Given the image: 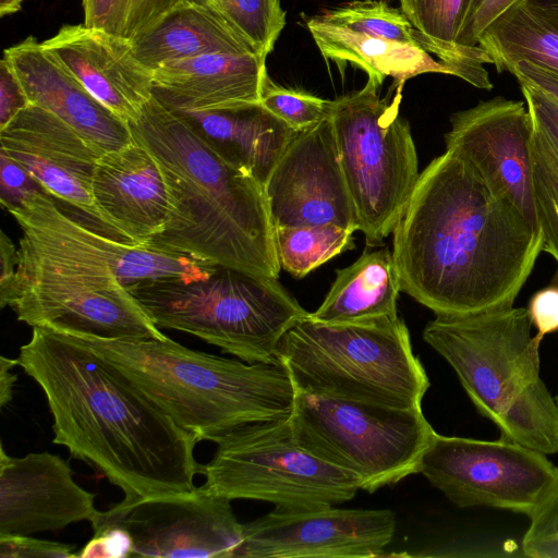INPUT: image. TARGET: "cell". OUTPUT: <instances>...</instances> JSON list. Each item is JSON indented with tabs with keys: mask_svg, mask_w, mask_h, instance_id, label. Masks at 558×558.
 I'll return each mask as SVG.
<instances>
[{
	"mask_svg": "<svg viewBox=\"0 0 558 558\" xmlns=\"http://www.w3.org/2000/svg\"><path fill=\"white\" fill-rule=\"evenodd\" d=\"M401 292L435 315L513 306L542 252L541 233L452 150L420 173L392 231Z\"/></svg>",
	"mask_w": 558,
	"mask_h": 558,
	"instance_id": "6da1fadb",
	"label": "cell"
},
{
	"mask_svg": "<svg viewBox=\"0 0 558 558\" xmlns=\"http://www.w3.org/2000/svg\"><path fill=\"white\" fill-rule=\"evenodd\" d=\"M20 366L41 388L53 444L100 471L125 496L187 492L203 464L195 437L74 336L33 327Z\"/></svg>",
	"mask_w": 558,
	"mask_h": 558,
	"instance_id": "7a4b0ae2",
	"label": "cell"
},
{
	"mask_svg": "<svg viewBox=\"0 0 558 558\" xmlns=\"http://www.w3.org/2000/svg\"><path fill=\"white\" fill-rule=\"evenodd\" d=\"M129 128L156 160L168 192L166 227L148 244L278 278L281 268L264 187L227 163L154 95Z\"/></svg>",
	"mask_w": 558,
	"mask_h": 558,
	"instance_id": "3957f363",
	"label": "cell"
},
{
	"mask_svg": "<svg viewBox=\"0 0 558 558\" xmlns=\"http://www.w3.org/2000/svg\"><path fill=\"white\" fill-rule=\"evenodd\" d=\"M72 336L113 365L197 442L291 413L295 390L281 364L225 359L168 337Z\"/></svg>",
	"mask_w": 558,
	"mask_h": 558,
	"instance_id": "277c9868",
	"label": "cell"
},
{
	"mask_svg": "<svg viewBox=\"0 0 558 558\" xmlns=\"http://www.w3.org/2000/svg\"><path fill=\"white\" fill-rule=\"evenodd\" d=\"M277 357L295 391L422 409L429 379L398 315L327 324L310 314L282 337Z\"/></svg>",
	"mask_w": 558,
	"mask_h": 558,
	"instance_id": "5b68a950",
	"label": "cell"
},
{
	"mask_svg": "<svg viewBox=\"0 0 558 558\" xmlns=\"http://www.w3.org/2000/svg\"><path fill=\"white\" fill-rule=\"evenodd\" d=\"M128 289L159 329L191 333L251 364H280L282 337L310 314L278 278L218 265L204 279Z\"/></svg>",
	"mask_w": 558,
	"mask_h": 558,
	"instance_id": "8992f818",
	"label": "cell"
},
{
	"mask_svg": "<svg viewBox=\"0 0 558 558\" xmlns=\"http://www.w3.org/2000/svg\"><path fill=\"white\" fill-rule=\"evenodd\" d=\"M379 85L365 86L332 100L330 120L359 231L367 246L392 233L420 172L409 122L399 114L402 85L391 101Z\"/></svg>",
	"mask_w": 558,
	"mask_h": 558,
	"instance_id": "52a82bcc",
	"label": "cell"
},
{
	"mask_svg": "<svg viewBox=\"0 0 558 558\" xmlns=\"http://www.w3.org/2000/svg\"><path fill=\"white\" fill-rule=\"evenodd\" d=\"M289 422L295 442L374 493L418 473L435 434L422 409H397L295 391Z\"/></svg>",
	"mask_w": 558,
	"mask_h": 558,
	"instance_id": "ba28073f",
	"label": "cell"
},
{
	"mask_svg": "<svg viewBox=\"0 0 558 558\" xmlns=\"http://www.w3.org/2000/svg\"><path fill=\"white\" fill-rule=\"evenodd\" d=\"M203 465L204 493L230 500L267 501L278 508L318 509L354 498L357 480L301 448L289 417L235 427L214 440Z\"/></svg>",
	"mask_w": 558,
	"mask_h": 558,
	"instance_id": "9c48e42d",
	"label": "cell"
},
{
	"mask_svg": "<svg viewBox=\"0 0 558 558\" xmlns=\"http://www.w3.org/2000/svg\"><path fill=\"white\" fill-rule=\"evenodd\" d=\"M9 214L22 229L21 262L44 265L100 281L130 287L141 281L207 278L217 265L153 245L111 239L61 208L47 192Z\"/></svg>",
	"mask_w": 558,
	"mask_h": 558,
	"instance_id": "30bf717a",
	"label": "cell"
},
{
	"mask_svg": "<svg viewBox=\"0 0 558 558\" xmlns=\"http://www.w3.org/2000/svg\"><path fill=\"white\" fill-rule=\"evenodd\" d=\"M527 308L436 315L423 339L456 372L477 412L497 425L511 403L541 378L543 336H531Z\"/></svg>",
	"mask_w": 558,
	"mask_h": 558,
	"instance_id": "8fae6325",
	"label": "cell"
},
{
	"mask_svg": "<svg viewBox=\"0 0 558 558\" xmlns=\"http://www.w3.org/2000/svg\"><path fill=\"white\" fill-rule=\"evenodd\" d=\"M418 473L458 507H490L529 518L558 476L546 454L501 436L488 441L436 432Z\"/></svg>",
	"mask_w": 558,
	"mask_h": 558,
	"instance_id": "7c38bea8",
	"label": "cell"
},
{
	"mask_svg": "<svg viewBox=\"0 0 558 558\" xmlns=\"http://www.w3.org/2000/svg\"><path fill=\"white\" fill-rule=\"evenodd\" d=\"M1 307L32 327L102 339H166L120 281H100L20 262Z\"/></svg>",
	"mask_w": 558,
	"mask_h": 558,
	"instance_id": "4fadbf2b",
	"label": "cell"
},
{
	"mask_svg": "<svg viewBox=\"0 0 558 558\" xmlns=\"http://www.w3.org/2000/svg\"><path fill=\"white\" fill-rule=\"evenodd\" d=\"M90 523L94 533L108 526L124 529L133 539L131 557L232 558L243 535L231 500L198 487L124 496L98 511Z\"/></svg>",
	"mask_w": 558,
	"mask_h": 558,
	"instance_id": "5bb4252c",
	"label": "cell"
},
{
	"mask_svg": "<svg viewBox=\"0 0 558 558\" xmlns=\"http://www.w3.org/2000/svg\"><path fill=\"white\" fill-rule=\"evenodd\" d=\"M396 531L388 509H275L243 523L232 558L381 557Z\"/></svg>",
	"mask_w": 558,
	"mask_h": 558,
	"instance_id": "9a60e30c",
	"label": "cell"
},
{
	"mask_svg": "<svg viewBox=\"0 0 558 558\" xmlns=\"http://www.w3.org/2000/svg\"><path fill=\"white\" fill-rule=\"evenodd\" d=\"M264 191L272 229L336 225L359 231L330 117L295 134Z\"/></svg>",
	"mask_w": 558,
	"mask_h": 558,
	"instance_id": "2e32d148",
	"label": "cell"
},
{
	"mask_svg": "<svg viewBox=\"0 0 558 558\" xmlns=\"http://www.w3.org/2000/svg\"><path fill=\"white\" fill-rule=\"evenodd\" d=\"M446 149L465 159L538 230L532 180L534 125L526 104L497 96L454 112Z\"/></svg>",
	"mask_w": 558,
	"mask_h": 558,
	"instance_id": "e0dca14e",
	"label": "cell"
},
{
	"mask_svg": "<svg viewBox=\"0 0 558 558\" xmlns=\"http://www.w3.org/2000/svg\"><path fill=\"white\" fill-rule=\"evenodd\" d=\"M0 150L22 165L48 194L71 207V213L123 242L105 225L93 198V175L101 153L73 128L29 104L0 130Z\"/></svg>",
	"mask_w": 558,
	"mask_h": 558,
	"instance_id": "ac0fdd59",
	"label": "cell"
},
{
	"mask_svg": "<svg viewBox=\"0 0 558 558\" xmlns=\"http://www.w3.org/2000/svg\"><path fill=\"white\" fill-rule=\"evenodd\" d=\"M95 495L73 478L58 454L32 452L21 458L0 447V534L33 535L94 519Z\"/></svg>",
	"mask_w": 558,
	"mask_h": 558,
	"instance_id": "d6986e66",
	"label": "cell"
},
{
	"mask_svg": "<svg viewBox=\"0 0 558 558\" xmlns=\"http://www.w3.org/2000/svg\"><path fill=\"white\" fill-rule=\"evenodd\" d=\"M105 107L128 124L153 97V72L132 41L83 24L63 25L41 43Z\"/></svg>",
	"mask_w": 558,
	"mask_h": 558,
	"instance_id": "ffe728a7",
	"label": "cell"
},
{
	"mask_svg": "<svg viewBox=\"0 0 558 558\" xmlns=\"http://www.w3.org/2000/svg\"><path fill=\"white\" fill-rule=\"evenodd\" d=\"M92 192L102 221L125 243L146 245L166 227L169 198L162 173L134 138L100 155Z\"/></svg>",
	"mask_w": 558,
	"mask_h": 558,
	"instance_id": "44dd1931",
	"label": "cell"
},
{
	"mask_svg": "<svg viewBox=\"0 0 558 558\" xmlns=\"http://www.w3.org/2000/svg\"><path fill=\"white\" fill-rule=\"evenodd\" d=\"M31 104L53 113L101 154L133 142L129 124L98 101L41 43L27 37L3 51Z\"/></svg>",
	"mask_w": 558,
	"mask_h": 558,
	"instance_id": "7402d4cb",
	"label": "cell"
},
{
	"mask_svg": "<svg viewBox=\"0 0 558 558\" xmlns=\"http://www.w3.org/2000/svg\"><path fill=\"white\" fill-rule=\"evenodd\" d=\"M266 59L253 53H208L162 64L153 71V95L185 110H214L259 101Z\"/></svg>",
	"mask_w": 558,
	"mask_h": 558,
	"instance_id": "603a6c76",
	"label": "cell"
},
{
	"mask_svg": "<svg viewBox=\"0 0 558 558\" xmlns=\"http://www.w3.org/2000/svg\"><path fill=\"white\" fill-rule=\"evenodd\" d=\"M169 108L182 117L227 163L263 187L298 133L260 101L205 111Z\"/></svg>",
	"mask_w": 558,
	"mask_h": 558,
	"instance_id": "cb8c5ba5",
	"label": "cell"
},
{
	"mask_svg": "<svg viewBox=\"0 0 558 558\" xmlns=\"http://www.w3.org/2000/svg\"><path fill=\"white\" fill-rule=\"evenodd\" d=\"M325 60L333 61L339 69L351 63L364 70L369 80L381 86L390 76L397 85L424 73L451 74L442 62L435 60L420 45L402 44L352 32L323 21L318 15L303 14Z\"/></svg>",
	"mask_w": 558,
	"mask_h": 558,
	"instance_id": "d4e9b609",
	"label": "cell"
},
{
	"mask_svg": "<svg viewBox=\"0 0 558 558\" xmlns=\"http://www.w3.org/2000/svg\"><path fill=\"white\" fill-rule=\"evenodd\" d=\"M336 279L319 307L310 313L314 320L349 324L398 315L401 292L392 252L364 251L350 266L336 270Z\"/></svg>",
	"mask_w": 558,
	"mask_h": 558,
	"instance_id": "484cf974",
	"label": "cell"
},
{
	"mask_svg": "<svg viewBox=\"0 0 558 558\" xmlns=\"http://www.w3.org/2000/svg\"><path fill=\"white\" fill-rule=\"evenodd\" d=\"M132 47L138 61L151 72L169 62L208 53L258 54L211 14L185 1L134 39Z\"/></svg>",
	"mask_w": 558,
	"mask_h": 558,
	"instance_id": "4316f807",
	"label": "cell"
},
{
	"mask_svg": "<svg viewBox=\"0 0 558 558\" xmlns=\"http://www.w3.org/2000/svg\"><path fill=\"white\" fill-rule=\"evenodd\" d=\"M477 45L499 73L525 61L558 74V28L524 0L490 23Z\"/></svg>",
	"mask_w": 558,
	"mask_h": 558,
	"instance_id": "83f0119b",
	"label": "cell"
},
{
	"mask_svg": "<svg viewBox=\"0 0 558 558\" xmlns=\"http://www.w3.org/2000/svg\"><path fill=\"white\" fill-rule=\"evenodd\" d=\"M469 0H400V8L412 23L413 36L427 52L437 56L452 75L469 83L457 39Z\"/></svg>",
	"mask_w": 558,
	"mask_h": 558,
	"instance_id": "f1b7e54d",
	"label": "cell"
},
{
	"mask_svg": "<svg viewBox=\"0 0 558 558\" xmlns=\"http://www.w3.org/2000/svg\"><path fill=\"white\" fill-rule=\"evenodd\" d=\"M511 441L542 452H558V404L542 378L531 384L496 425Z\"/></svg>",
	"mask_w": 558,
	"mask_h": 558,
	"instance_id": "f546056e",
	"label": "cell"
},
{
	"mask_svg": "<svg viewBox=\"0 0 558 558\" xmlns=\"http://www.w3.org/2000/svg\"><path fill=\"white\" fill-rule=\"evenodd\" d=\"M274 245L280 268L298 279L355 247L353 231L336 225L275 228Z\"/></svg>",
	"mask_w": 558,
	"mask_h": 558,
	"instance_id": "4dcf8cb0",
	"label": "cell"
},
{
	"mask_svg": "<svg viewBox=\"0 0 558 558\" xmlns=\"http://www.w3.org/2000/svg\"><path fill=\"white\" fill-rule=\"evenodd\" d=\"M225 24L267 59L286 25L280 0H183Z\"/></svg>",
	"mask_w": 558,
	"mask_h": 558,
	"instance_id": "1f68e13d",
	"label": "cell"
},
{
	"mask_svg": "<svg viewBox=\"0 0 558 558\" xmlns=\"http://www.w3.org/2000/svg\"><path fill=\"white\" fill-rule=\"evenodd\" d=\"M183 0H82L84 24L133 41Z\"/></svg>",
	"mask_w": 558,
	"mask_h": 558,
	"instance_id": "d6a6232c",
	"label": "cell"
},
{
	"mask_svg": "<svg viewBox=\"0 0 558 558\" xmlns=\"http://www.w3.org/2000/svg\"><path fill=\"white\" fill-rule=\"evenodd\" d=\"M323 21L352 32L390 41L418 45L413 25L401 10L385 0H354L318 15Z\"/></svg>",
	"mask_w": 558,
	"mask_h": 558,
	"instance_id": "836d02e7",
	"label": "cell"
},
{
	"mask_svg": "<svg viewBox=\"0 0 558 558\" xmlns=\"http://www.w3.org/2000/svg\"><path fill=\"white\" fill-rule=\"evenodd\" d=\"M532 180L542 251L558 264V162L534 129Z\"/></svg>",
	"mask_w": 558,
	"mask_h": 558,
	"instance_id": "e575fe53",
	"label": "cell"
},
{
	"mask_svg": "<svg viewBox=\"0 0 558 558\" xmlns=\"http://www.w3.org/2000/svg\"><path fill=\"white\" fill-rule=\"evenodd\" d=\"M518 1L520 0H469L457 48L471 85L481 89H492L493 84L484 66L485 63H490V60L478 47V38L490 23Z\"/></svg>",
	"mask_w": 558,
	"mask_h": 558,
	"instance_id": "d590c367",
	"label": "cell"
},
{
	"mask_svg": "<svg viewBox=\"0 0 558 558\" xmlns=\"http://www.w3.org/2000/svg\"><path fill=\"white\" fill-rule=\"evenodd\" d=\"M259 101L296 132L308 130L328 119L332 107V100L276 84L268 73L264 77Z\"/></svg>",
	"mask_w": 558,
	"mask_h": 558,
	"instance_id": "8d00e7d4",
	"label": "cell"
},
{
	"mask_svg": "<svg viewBox=\"0 0 558 558\" xmlns=\"http://www.w3.org/2000/svg\"><path fill=\"white\" fill-rule=\"evenodd\" d=\"M515 78L520 84L534 129L541 134L558 162V101L525 78L520 76Z\"/></svg>",
	"mask_w": 558,
	"mask_h": 558,
	"instance_id": "74e56055",
	"label": "cell"
},
{
	"mask_svg": "<svg viewBox=\"0 0 558 558\" xmlns=\"http://www.w3.org/2000/svg\"><path fill=\"white\" fill-rule=\"evenodd\" d=\"M0 201L7 210L21 206L32 196L47 192L16 160L0 150Z\"/></svg>",
	"mask_w": 558,
	"mask_h": 558,
	"instance_id": "f35d334b",
	"label": "cell"
},
{
	"mask_svg": "<svg viewBox=\"0 0 558 558\" xmlns=\"http://www.w3.org/2000/svg\"><path fill=\"white\" fill-rule=\"evenodd\" d=\"M74 545L34 538L31 535L0 534L1 558H76Z\"/></svg>",
	"mask_w": 558,
	"mask_h": 558,
	"instance_id": "ab89813d",
	"label": "cell"
},
{
	"mask_svg": "<svg viewBox=\"0 0 558 558\" xmlns=\"http://www.w3.org/2000/svg\"><path fill=\"white\" fill-rule=\"evenodd\" d=\"M132 553L131 535L120 526H108L94 533L76 553V558H128Z\"/></svg>",
	"mask_w": 558,
	"mask_h": 558,
	"instance_id": "60d3db41",
	"label": "cell"
},
{
	"mask_svg": "<svg viewBox=\"0 0 558 558\" xmlns=\"http://www.w3.org/2000/svg\"><path fill=\"white\" fill-rule=\"evenodd\" d=\"M530 521L522 539V548L558 537V476L553 489L530 517Z\"/></svg>",
	"mask_w": 558,
	"mask_h": 558,
	"instance_id": "b9f144b4",
	"label": "cell"
},
{
	"mask_svg": "<svg viewBox=\"0 0 558 558\" xmlns=\"http://www.w3.org/2000/svg\"><path fill=\"white\" fill-rule=\"evenodd\" d=\"M29 104L12 65L2 57L0 61V130Z\"/></svg>",
	"mask_w": 558,
	"mask_h": 558,
	"instance_id": "7bdbcfd3",
	"label": "cell"
},
{
	"mask_svg": "<svg viewBox=\"0 0 558 558\" xmlns=\"http://www.w3.org/2000/svg\"><path fill=\"white\" fill-rule=\"evenodd\" d=\"M529 316L537 333L543 337L558 330V286L537 291L529 303Z\"/></svg>",
	"mask_w": 558,
	"mask_h": 558,
	"instance_id": "ee69618b",
	"label": "cell"
},
{
	"mask_svg": "<svg viewBox=\"0 0 558 558\" xmlns=\"http://www.w3.org/2000/svg\"><path fill=\"white\" fill-rule=\"evenodd\" d=\"M20 263L19 248L15 247L10 238L1 231L0 233V301L10 292L14 282L16 269Z\"/></svg>",
	"mask_w": 558,
	"mask_h": 558,
	"instance_id": "f6af8a7d",
	"label": "cell"
},
{
	"mask_svg": "<svg viewBox=\"0 0 558 558\" xmlns=\"http://www.w3.org/2000/svg\"><path fill=\"white\" fill-rule=\"evenodd\" d=\"M510 73L536 85L558 101V74L531 62H518Z\"/></svg>",
	"mask_w": 558,
	"mask_h": 558,
	"instance_id": "bcb514c9",
	"label": "cell"
},
{
	"mask_svg": "<svg viewBox=\"0 0 558 558\" xmlns=\"http://www.w3.org/2000/svg\"><path fill=\"white\" fill-rule=\"evenodd\" d=\"M20 365V360L7 356H0V408L9 404L13 397V387L17 380V376L12 369Z\"/></svg>",
	"mask_w": 558,
	"mask_h": 558,
	"instance_id": "7dc6e473",
	"label": "cell"
},
{
	"mask_svg": "<svg viewBox=\"0 0 558 558\" xmlns=\"http://www.w3.org/2000/svg\"><path fill=\"white\" fill-rule=\"evenodd\" d=\"M522 551L532 558H558V537L524 547Z\"/></svg>",
	"mask_w": 558,
	"mask_h": 558,
	"instance_id": "c3c4849f",
	"label": "cell"
},
{
	"mask_svg": "<svg viewBox=\"0 0 558 558\" xmlns=\"http://www.w3.org/2000/svg\"><path fill=\"white\" fill-rule=\"evenodd\" d=\"M537 13L558 28V0H524Z\"/></svg>",
	"mask_w": 558,
	"mask_h": 558,
	"instance_id": "681fc988",
	"label": "cell"
},
{
	"mask_svg": "<svg viewBox=\"0 0 558 558\" xmlns=\"http://www.w3.org/2000/svg\"><path fill=\"white\" fill-rule=\"evenodd\" d=\"M23 0H0V16L10 15L22 9Z\"/></svg>",
	"mask_w": 558,
	"mask_h": 558,
	"instance_id": "f907efd6",
	"label": "cell"
},
{
	"mask_svg": "<svg viewBox=\"0 0 558 558\" xmlns=\"http://www.w3.org/2000/svg\"><path fill=\"white\" fill-rule=\"evenodd\" d=\"M555 400H556V402H557V404H558V396L556 397V399H555Z\"/></svg>",
	"mask_w": 558,
	"mask_h": 558,
	"instance_id": "816d5d0a",
	"label": "cell"
}]
</instances>
